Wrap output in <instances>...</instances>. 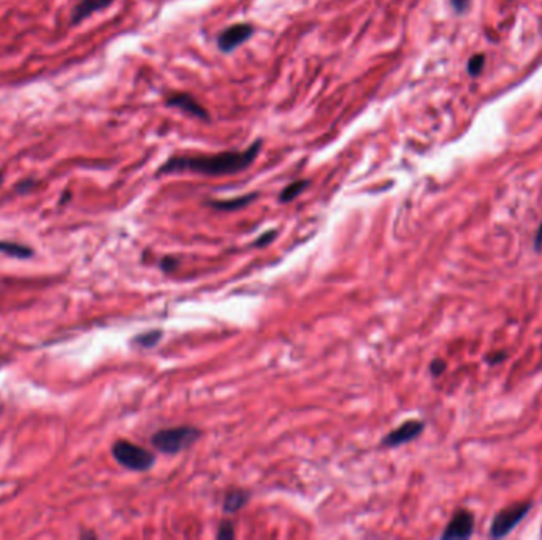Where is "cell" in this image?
<instances>
[{"label": "cell", "instance_id": "22", "mask_svg": "<svg viewBox=\"0 0 542 540\" xmlns=\"http://www.w3.org/2000/svg\"><path fill=\"white\" fill-rule=\"evenodd\" d=\"M451 2L453 5V8H456L458 13H463V11L468 8V5H470V0H451Z\"/></svg>", "mask_w": 542, "mask_h": 540}, {"label": "cell", "instance_id": "4", "mask_svg": "<svg viewBox=\"0 0 542 540\" xmlns=\"http://www.w3.org/2000/svg\"><path fill=\"white\" fill-rule=\"evenodd\" d=\"M531 502H515L495 515L490 526V536L493 539H503L514 531V527L527 517L531 511Z\"/></svg>", "mask_w": 542, "mask_h": 540}, {"label": "cell", "instance_id": "1", "mask_svg": "<svg viewBox=\"0 0 542 540\" xmlns=\"http://www.w3.org/2000/svg\"><path fill=\"white\" fill-rule=\"evenodd\" d=\"M262 140H255L243 151H226L217 154H195V156H173L157 170V175H174V173H197L205 176L236 175L247 170L257 159Z\"/></svg>", "mask_w": 542, "mask_h": 540}, {"label": "cell", "instance_id": "7", "mask_svg": "<svg viewBox=\"0 0 542 540\" xmlns=\"http://www.w3.org/2000/svg\"><path fill=\"white\" fill-rule=\"evenodd\" d=\"M423 430H425V423H423V421H420V420L404 421L403 425L395 428L394 431H390L387 436L382 439V444L385 447H390V449H394V447L404 445V444L411 442V440L419 437L420 434L423 433Z\"/></svg>", "mask_w": 542, "mask_h": 540}, {"label": "cell", "instance_id": "11", "mask_svg": "<svg viewBox=\"0 0 542 540\" xmlns=\"http://www.w3.org/2000/svg\"><path fill=\"white\" fill-rule=\"evenodd\" d=\"M249 498H251V494L246 489H232L224 499V512L236 513L247 504Z\"/></svg>", "mask_w": 542, "mask_h": 540}, {"label": "cell", "instance_id": "18", "mask_svg": "<svg viewBox=\"0 0 542 540\" xmlns=\"http://www.w3.org/2000/svg\"><path fill=\"white\" fill-rule=\"evenodd\" d=\"M275 238H276V230H273V232H266V233L262 235V237H259L257 241H254L252 246L254 247H265L266 244H270Z\"/></svg>", "mask_w": 542, "mask_h": 540}, {"label": "cell", "instance_id": "13", "mask_svg": "<svg viewBox=\"0 0 542 540\" xmlns=\"http://www.w3.org/2000/svg\"><path fill=\"white\" fill-rule=\"evenodd\" d=\"M309 185L308 179H297V181L290 183L288 187L283 189L279 194V203H290L294 202L298 195H302V192Z\"/></svg>", "mask_w": 542, "mask_h": 540}, {"label": "cell", "instance_id": "5", "mask_svg": "<svg viewBox=\"0 0 542 540\" xmlns=\"http://www.w3.org/2000/svg\"><path fill=\"white\" fill-rule=\"evenodd\" d=\"M254 34H255V29L252 24L249 22L233 24V26L226 27L219 35H217V46H219L222 53H232L236 48L245 45V43L251 39Z\"/></svg>", "mask_w": 542, "mask_h": 540}, {"label": "cell", "instance_id": "6", "mask_svg": "<svg viewBox=\"0 0 542 540\" xmlns=\"http://www.w3.org/2000/svg\"><path fill=\"white\" fill-rule=\"evenodd\" d=\"M472 534H475V515L470 511H463L462 508V511L453 513V517L449 521L444 532L441 534V539H470Z\"/></svg>", "mask_w": 542, "mask_h": 540}, {"label": "cell", "instance_id": "12", "mask_svg": "<svg viewBox=\"0 0 542 540\" xmlns=\"http://www.w3.org/2000/svg\"><path fill=\"white\" fill-rule=\"evenodd\" d=\"M0 253H5V256H10L13 258H30L34 256V251L27 246L18 244V243H10V241H0Z\"/></svg>", "mask_w": 542, "mask_h": 540}, {"label": "cell", "instance_id": "9", "mask_svg": "<svg viewBox=\"0 0 542 540\" xmlns=\"http://www.w3.org/2000/svg\"><path fill=\"white\" fill-rule=\"evenodd\" d=\"M113 2L115 0H81L72 13V24L81 22L86 20V18H89L92 13H96V11L110 7Z\"/></svg>", "mask_w": 542, "mask_h": 540}, {"label": "cell", "instance_id": "17", "mask_svg": "<svg viewBox=\"0 0 542 540\" xmlns=\"http://www.w3.org/2000/svg\"><path fill=\"white\" fill-rule=\"evenodd\" d=\"M446 369H447V363L444 362V360H441V358L433 360L432 364H430V372H432L434 377L441 376Z\"/></svg>", "mask_w": 542, "mask_h": 540}, {"label": "cell", "instance_id": "16", "mask_svg": "<svg viewBox=\"0 0 542 540\" xmlns=\"http://www.w3.org/2000/svg\"><path fill=\"white\" fill-rule=\"evenodd\" d=\"M219 540H228L235 537V527L232 521H222L219 525V531H217V536Z\"/></svg>", "mask_w": 542, "mask_h": 540}, {"label": "cell", "instance_id": "10", "mask_svg": "<svg viewBox=\"0 0 542 540\" xmlns=\"http://www.w3.org/2000/svg\"><path fill=\"white\" fill-rule=\"evenodd\" d=\"M255 198H257V194H249V195H243L238 198H230V200H211L208 202V206L214 208L217 211H236L247 206L249 203H252Z\"/></svg>", "mask_w": 542, "mask_h": 540}, {"label": "cell", "instance_id": "3", "mask_svg": "<svg viewBox=\"0 0 542 540\" xmlns=\"http://www.w3.org/2000/svg\"><path fill=\"white\" fill-rule=\"evenodd\" d=\"M111 453L121 466L127 468L135 473H145L149 470L155 463V455L148 452L143 447L129 442V440H116L111 447Z\"/></svg>", "mask_w": 542, "mask_h": 540}, {"label": "cell", "instance_id": "8", "mask_svg": "<svg viewBox=\"0 0 542 540\" xmlns=\"http://www.w3.org/2000/svg\"><path fill=\"white\" fill-rule=\"evenodd\" d=\"M167 105L172 108H178L181 111H184V113L194 116L197 119L209 121L208 111L189 94H173L167 98Z\"/></svg>", "mask_w": 542, "mask_h": 540}, {"label": "cell", "instance_id": "23", "mask_svg": "<svg viewBox=\"0 0 542 540\" xmlns=\"http://www.w3.org/2000/svg\"><path fill=\"white\" fill-rule=\"evenodd\" d=\"M0 183H2V178H0Z\"/></svg>", "mask_w": 542, "mask_h": 540}, {"label": "cell", "instance_id": "2", "mask_svg": "<svg viewBox=\"0 0 542 540\" xmlns=\"http://www.w3.org/2000/svg\"><path fill=\"white\" fill-rule=\"evenodd\" d=\"M200 430H197L195 426L167 428V430H160L153 434L151 444L160 453L176 455V453L189 449V447L200 437Z\"/></svg>", "mask_w": 542, "mask_h": 540}, {"label": "cell", "instance_id": "20", "mask_svg": "<svg viewBox=\"0 0 542 540\" xmlns=\"http://www.w3.org/2000/svg\"><path fill=\"white\" fill-rule=\"evenodd\" d=\"M506 358H508L506 352H495V353H491V355L485 357V362H487L489 364H500Z\"/></svg>", "mask_w": 542, "mask_h": 540}, {"label": "cell", "instance_id": "14", "mask_svg": "<svg viewBox=\"0 0 542 540\" xmlns=\"http://www.w3.org/2000/svg\"><path fill=\"white\" fill-rule=\"evenodd\" d=\"M160 339H162V331L151 330V331L138 334V336L134 339V344L141 347V349H153V347H155L160 343Z\"/></svg>", "mask_w": 542, "mask_h": 540}, {"label": "cell", "instance_id": "19", "mask_svg": "<svg viewBox=\"0 0 542 540\" xmlns=\"http://www.w3.org/2000/svg\"><path fill=\"white\" fill-rule=\"evenodd\" d=\"M178 266H179V262L173 257H164L160 262V268L165 272H173L174 270H178Z\"/></svg>", "mask_w": 542, "mask_h": 540}, {"label": "cell", "instance_id": "15", "mask_svg": "<svg viewBox=\"0 0 542 540\" xmlns=\"http://www.w3.org/2000/svg\"><path fill=\"white\" fill-rule=\"evenodd\" d=\"M484 60L485 59H484L482 54H476V55H472V58L470 59V62H468V72H470L471 77H477V74L482 72Z\"/></svg>", "mask_w": 542, "mask_h": 540}, {"label": "cell", "instance_id": "21", "mask_svg": "<svg viewBox=\"0 0 542 540\" xmlns=\"http://www.w3.org/2000/svg\"><path fill=\"white\" fill-rule=\"evenodd\" d=\"M533 247H534V251L538 252V253L542 252V222H541V225H539V228H538V232H536Z\"/></svg>", "mask_w": 542, "mask_h": 540}]
</instances>
